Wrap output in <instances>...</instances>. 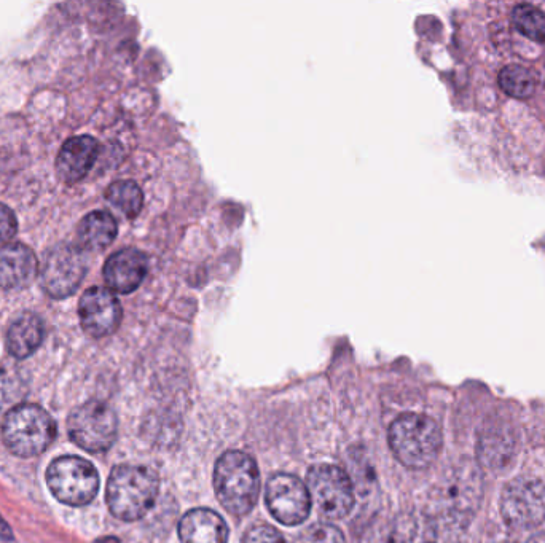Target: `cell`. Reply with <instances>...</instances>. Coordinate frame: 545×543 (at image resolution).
Wrapping results in <instances>:
<instances>
[{
	"instance_id": "obj_8",
	"label": "cell",
	"mask_w": 545,
	"mask_h": 543,
	"mask_svg": "<svg viewBox=\"0 0 545 543\" xmlns=\"http://www.w3.org/2000/svg\"><path fill=\"white\" fill-rule=\"evenodd\" d=\"M311 502L327 520H342L354 507L353 481L337 465H314L306 475Z\"/></svg>"
},
{
	"instance_id": "obj_23",
	"label": "cell",
	"mask_w": 545,
	"mask_h": 543,
	"mask_svg": "<svg viewBox=\"0 0 545 543\" xmlns=\"http://www.w3.org/2000/svg\"><path fill=\"white\" fill-rule=\"evenodd\" d=\"M512 21L518 32L534 42L545 43V13L530 4L517 5Z\"/></svg>"
},
{
	"instance_id": "obj_13",
	"label": "cell",
	"mask_w": 545,
	"mask_h": 543,
	"mask_svg": "<svg viewBox=\"0 0 545 543\" xmlns=\"http://www.w3.org/2000/svg\"><path fill=\"white\" fill-rule=\"evenodd\" d=\"M149 271V260L144 252L126 247L115 252L104 265V279L110 290L117 293H133L139 289Z\"/></svg>"
},
{
	"instance_id": "obj_19",
	"label": "cell",
	"mask_w": 545,
	"mask_h": 543,
	"mask_svg": "<svg viewBox=\"0 0 545 543\" xmlns=\"http://www.w3.org/2000/svg\"><path fill=\"white\" fill-rule=\"evenodd\" d=\"M117 220L106 211L90 212L77 228V243L82 251L101 252L117 238Z\"/></svg>"
},
{
	"instance_id": "obj_9",
	"label": "cell",
	"mask_w": 545,
	"mask_h": 543,
	"mask_svg": "<svg viewBox=\"0 0 545 543\" xmlns=\"http://www.w3.org/2000/svg\"><path fill=\"white\" fill-rule=\"evenodd\" d=\"M87 274V258L74 244L61 243L51 247L40 266L42 289L55 300L71 297Z\"/></svg>"
},
{
	"instance_id": "obj_7",
	"label": "cell",
	"mask_w": 545,
	"mask_h": 543,
	"mask_svg": "<svg viewBox=\"0 0 545 543\" xmlns=\"http://www.w3.org/2000/svg\"><path fill=\"white\" fill-rule=\"evenodd\" d=\"M67 434L75 445L88 453H106L118 435L114 408L101 400H90L72 411L67 418Z\"/></svg>"
},
{
	"instance_id": "obj_5",
	"label": "cell",
	"mask_w": 545,
	"mask_h": 543,
	"mask_svg": "<svg viewBox=\"0 0 545 543\" xmlns=\"http://www.w3.org/2000/svg\"><path fill=\"white\" fill-rule=\"evenodd\" d=\"M56 438V422L36 403H20L2 421V440L18 458L44 453Z\"/></svg>"
},
{
	"instance_id": "obj_4",
	"label": "cell",
	"mask_w": 545,
	"mask_h": 543,
	"mask_svg": "<svg viewBox=\"0 0 545 543\" xmlns=\"http://www.w3.org/2000/svg\"><path fill=\"white\" fill-rule=\"evenodd\" d=\"M389 446L407 469L423 470L439 458L444 438L434 419L426 415L399 416L389 427Z\"/></svg>"
},
{
	"instance_id": "obj_28",
	"label": "cell",
	"mask_w": 545,
	"mask_h": 543,
	"mask_svg": "<svg viewBox=\"0 0 545 543\" xmlns=\"http://www.w3.org/2000/svg\"><path fill=\"white\" fill-rule=\"evenodd\" d=\"M526 543H545V532H539V534L531 537Z\"/></svg>"
},
{
	"instance_id": "obj_29",
	"label": "cell",
	"mask_w": 545,
	"mask_h": 543,
	"mask_svg": "<svg viewBox=\"0 0 545 543\" xmlns=\"http://www.w3.org/2000/svg\"><path fill=\"white\" fill-rule=\"evenodd\" d=\"M98 543H120V540L115 537H106V539L98 540Z\"/></svg>"
},
{
	"instance_id": "obj_27",
	"label": "cell",
	"mask_w": 545,
	"mask_h": 543,
	"mask_svg": "<svg viewBox=\"0 0 545 543\" xmlns=\"http://www.w3.org/2000/svg\"><path fill=\"white\" fill-rule=\"evenodd\" d=\"M13 539H15V536H13L10 524H8L7 521L2 518V515H0V540H2V542H12Z\"/></svg>"
},
{
	"instance_id": "obj_17",
	"label": "cell",
	"mask_w": 545,
	"mask_h": 543,
	"mask_svg": "<svg viewBox=\"0 0 545 543\" xmlns=\"http://www.w3.org/2000/svg\"><path fill=\"white\" fill-rule=\"evenodd\" d=\"M386 543H437V524L420 510H408L396 516Z\"/></svg>"
},
{
	"instance_id": "obj_26",
	"label": "cell",
	"mask_w": 545,
	"mask_h": 543,
	"mask_svg": "<svg viewBox=\"0 0 545 543\" xmlns=\"http://www.w3.org/2000/svg\"><path fill=\"white\" fill-rule=\"evenodd\" d=\"M18 230V220L15 212L7 208L5 204H0V246H7L8 241H12L13 236Z\"/></svg>"
},
{
	"instance_id": "obj_24",
	"label": "cell",
	"mask_w": 545,
	"mask_h": 543,
	"mask_svg": "<svg viewBox=\"0 0 545 543\" xmlns=\"http://www.w3.org/2000/svg\"><path fill=\"white\" fill-rule=\"evenodd\" d=\"M295 543H346V540L334 524L316 523L303 531Z\"/></svg>"
},
{
	"instance_id": "obj_2",
	"label": "cell",
	"mask_w": 545,
	"mask_h": 543,
	"mask_svg": "<svg viewBox=\"0 0 545 543\" xmlns=\"http://www.w3.org/2000/svg\"><path fill=\"white\" fill-rule=\"evenodd\" d=\"M214 489L228 513L246 516L254 510L260 496V472L251 454L227 451L214 469Z\"/></svg>"
},
{
	"instance_id": "obj_21",
	"label": "cell",
	"mask_w": 545,
	"mask_h": 543,
	"mask_svg": "<svg viewBox=\"0 0 545 543\" xmlns=\"http://www.w3.org/2000/svg\"><path fill=\"white\" fill-rule=\"evenodd\" d=\"M107 201L117 211L122 212L128 219H134L141 214L144 206V195L139 185L133 180H118L107 188Z\"/></svg>"
},
{
	"instance_id": "obj_22",
	"label": "cell",
	"mask_w": 545,
	"mask_h": 543,
	"mask_svg": "<svg viewBox=\"0 0 545 543\" xmlns=\"http://www.w3.org/2000/svg\"><path fill=\"white\" fill-rule=\"evenodd\" d=\"M499 86L504 93L509 94L512 98L528 99L533 96L534 90H536V79L530 69L512 64L499 72Z\"/></svg>"
},
{
	"instance_id": "obj_30",
	"label": "cell",
	"mask_w": 545,
	"mask_h": 543,
	"mask_svg": "<svg viewBox=\"0 0 545 543\" xmlns=\"http://www.w3.org/2000/svg\"><path fill=\"white\" fill-rule=\"evenodd\" d=\"M506 543H509V542H506Z\"/></svg>"
},
{
	"instance_id": "obj_10",
	"label": "cell",
	"mask_w": 545,
	"mask_h": 543,
	"mask_svg": "<svg viewBox=\"0 0 545 543\" xmlns=\"http://www.w3.org/2000/svg\"><path fill=\"white\" fill-rule=\"evenodd\" d=\"M501 515L518 531L536 528L545 520V483L538 478L518 477L501 494Z\"/></svg>"
},
{
	"instance_id": "obj_1",
	"label": "cell",
	"mask_w": 545,
	"mask_h": 543,
	"mask_svg": "<svg viewBox=\"0 0 545 543\" xmlns=\"http://www.w3.org/2000/svg\"><path fill=\"white\" fill-rule=\"evenodd\" d=\"M158 491L155 470L146 465H118L107 481V507L118 520L138 521L152 510Z\"/></svg>"
},
{
	"instance_id": "obj_15",
	"label": "cell",
	"mask_w": 545,
	"mask_h": 543,
	"mask_svg": "<svg viewBox=\"0 0 545 543\" xmlns=\"http://www.w3.org/2000/svg\"><path fill=\"white\" fill-rule=\"evenodd\" d=\"M39 271L36 254L24 244L0 247V289L20 290L36 279Z\"/></svg>"
},
{
	"instance_id": "obj_6",
	"label": "cell",
	"mask_w": 545,
	"mask_h": 543,
	"mask_svg": "<svg viewBox=\"0 0 545 543\" xmlns=\"http://www.w3.org/2000/svg\"><path fill=\"white\" fill-rule=\"evenodd\" d=\"M51 494L61 504L83 507L93 502L99 491V473L95 465L80 456H61L47 470Z\"/></svg>"
},
{
	"instance_id": "obj_14",
	"label": "cell",
	"mask_w": 545,
	"mask_h": 543,
	"mask_svg": "<svg viewBox=\"0 0 545 543\" xmlns=\"http://www.w3.org/2000/svg\"><path fill=\"white\" fill-rule=\"evenodd\" d=\"M99 155V144L95 137H72L59 150L56 172L66 184H75L87 176Z\"/></svg>"
},
{
	"instance_id": "obj_12",
	"label": "cell",
	"mask_w": 545,
	"mask_h": 543,
	"mask_svg": "<svg viewBox=\"0 0 545 543\" xmlns=\"http://www.w3.org/2000/svg\"><path fill=\"white\" fill-rule=\"evenodd\" d=\"M79 316L87 335L104 338L117 332L123 309L112 290L96 286L88 289L80 298Z\"/></svg>"
},
{
	"instance_id": "obj_3",
	"label": "cell",
	"mask_w": 545,
	"mask_h": 543,
	"mask_svg": "<svg viewBox=\"0 0 545 543\" xmlns=\"http://www.w3.org/2000/svg\"><path fill=\"white\" fill-rule=\"evenodd\" d=\"M483 497V480L479 465L458 462L445 472L434 493V508L442 520L456 526L471 523L479 512Z\"/></svg>"
},
{
	"instance_id": "obj_20",
	"label": "cell",
	"mask_w": 545,
	"mask_h": 543,
	"mask_svg": "<svg viewBox=\"0 0 545 543\" xmlns=\"http://www.w3.org/2000/svg\"><path fill=\"white\" fill-rule=\"evenodd\" d=\"M479 450L482 462L491 469H498L509 461V456L514 451V438L510 437L509 430L501 427L491 429L480 440Z\"/></svg>"
},
{
	"instance_id": "obj_25",
	"label": "cell",
	"mask_w": 545,
	"mask_h": 543,
	"mask_svg": "<svg viewBox=\"0 0 545 543\" xmlns=\"http://www.w3.org/2000/svg\"><path fill=\"white\" fill-rule=\"evenodd\" d=\"M243 543H287L283 534L268 524H255L246 532Z\"/></svg>"
},
{
	"instance_id": "obj_11",
	"label": "cell",
	"mask_w": 545,
	"mask_h": 543,
	"mask_svg": "<svg viewBox=\"0 0 545 543\" xmlns=\"http://www.w3.org/2000/svg\"><path fill=\"white\" fill-rule=\"evenodd\" d=\"M265 502L271 515L284 526H298L311 512L308 486L292 473H276L268 480Z\"/></svg>"
},
{
	"instance_id": "obj_16",
	"label": "cell",
	"mask_w": 545,
	"mask_h": 543,
	"mask_svg": "<svg viewBox=\"0 0 545 543\" xmlns=\"http://www.w3.org/2000/svg\"><path fill=\"white\" fill-rule=\"evenodd\" d=\"M182 543H227L228 526L224 518L209 508H193L179 523Z\"/></svg>"
},
{
	"instance_id": "obj_18",
	"label": "cell",
	"mask_w": 545,
	"mask_h": 543,
	"mask_svg": "<svg viewBox=\"0 0 545 543\" xmlns=\"http://www.w3.org/2000/svg\"><path fill=\"white\" fill-rule=\"evenodd\" d=\"M45 338V324L34 313H23L16 317L7 333V349L15 359L32 356Z\"/></svg>"
}]
</instances>
